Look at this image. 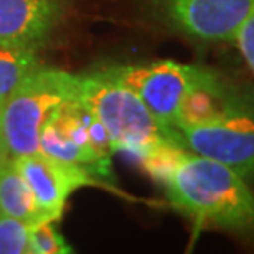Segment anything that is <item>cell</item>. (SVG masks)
I'll return each instance as SVG.
<instances>
[{
  "label": "cell",
  "mask_w": 254,
  "mask_h": 254,
  "mask_svg": "<svg viewBox=\"0 0 254 254\" xmlns=\"http://www.w3.org/2000/svg\"><path fill=\"white\" fill-rule=\"evenodd\" d=\"M10 160H12V157H10V154H8L7 144H5V139H3V135H2V130H0V170H2Z\"/></svg>",
  "instance_id": "obj_15"
},
{
  "label": "cell",
  "mask_w": 254,
  "mask_h": 254,
  "mask_svg": "<svg viewBox=\"0 0 254 254\" xmlns=\"http://www.w3.org/2000/svg\"><path fill=\"white\" fill-rule=\"evenodd\" d=\"M79 76L38 66L0 101V130L12 159L37 154L40 135L50 118L78 99Z\"/></svg>",
  "instance_id": "obj_3"
},
{
  "label": "cell",
  "mask_w": 254,
  "mask_h": 254,
  "mask_svg": "<svg viewBox=\"0 0 254 254\" xmlns=\"http://www.w3.org/2000/svg\"><path fill=\"white\" fill-rule=\"evenodd\" d=\"M157 180L170 205L198 228L254 235V191L228 165L185 149Z\"/></svg>",
  "instance_id": "obj_1"
},
{
  "label": "cell",
  "mask_w": 254,
  "mask_h": 254,
  "mask_svg": "<svg viewBox=\"0 0 254 254\" xmlns=\"http://www.w3.org/2000/svg\"><path fill=\"white\" fill-rule=\"evenodd\" d=\"M38 66L42 62L37 52L0 48V101Z\"/></svg>",
  "instance_id": "obj_11"
},
{
  "label": "cell",
  "mask_w": 254,
  "mask_h": 254,
  "mask_svg": "<svg viewBox=\"0 0 254 254\" xmlns=\"http://www.w3.org/2000/svg\"><path fill=\"white\" fill-rule=\"evenodd\" d=\"M38 152L108 177L116 150L99 121L74 99L63 104L45 124Z\"/></svg>",
  "instance_id": "obj_5"
},
{
  "label": "cell",
  "mask_w": 254,
  "mask_h": 254,
  "mask_svg": "<svg viewBox=\"0 0 254 254\" xmlns=\"http://www.w3.org/2000/svg\"><path fill=\"white\" fill-rule=\"evenodd\" d=\"M78 101L104 127L114 150L139 157L155 180L187 149L179 132L162 124L134 91L104 69L79 76Z\"/></svg>",
  "instance_id": "obj_2"
},
{
  "label": "cell",
  "mask_w": 254,
  "mask_h": 254,
  "mask_svg": "<svg viewBox=\"0 0 254 254\" xmlns=\"http://www.w3.org/2000/svg\"><path fill=\"white\" fill-rule=\"evenodd\" d=\"M15 165L32 190L45 220L58 221L66 201L81 187L98 185L94 174L69 162L45 155L42 152L17 157Z\"/></svg>",
  "instance_id": "obj_7"
},
{
  "label": "cell",
  "mask_w": 254,
  "mask_h": 254,
  "mask_svg": "<svg viewBox=\"0 0 254 254\" xmlns=\"http://www.w3.org/2000/svg\"><path fill=\"white\" fill-rule=\"evenodd\" d=\"M30 230V223L0 215V254H32Z\"/></svg>",
  "instance_id": "obj_12"
},
{
  "label": "cell",
  "mask_w": 254,
  "mask_h": 254,
  "mask_svg": "<svg viewBox=\"0 0 254 254\" xmlns=\"http://www.w3.org/2000/svg\"><path fill=\"white\" fill-rule=\"evenodd\" d=\"M30 248L32 254H64L73 253L64 238L55 226V221L43 220L32 225L30 230Z\"/></svg>",
  "instance_id": "obj_13"
},
{
  "label": "cell",
  "mask_w": 254,
  "mask_h": 254,
  "mask_svg": "<svg viewBox=\"0 0 254 254\" xmlns=\"http://www.w3.org/2000/svg\"><path fill=\"white\" fill-rule=\"evenodd\" d=\"M0 215L17 218L30 225L45 220L13 159L0 170Z\"/></svg>",
  "instance_id": "obj_10"
},
{
  "label": "cell",
  "mask_w": 254,
  "mask_h": 254,
  "mask_svg": "<svg viewBox=\"0 0 254 254\" xmlns=\"http://www.w3.org/2000/svg\"><path fill=\"white\" fill-rule=\"evenodd\" d=\"M104 71L134 91L150 113L170 129H175L180 111L190 93L211 73V69L203 66L172 60L147 64L109 66Z\"/></svg>",
  "instance_id": "obj_4"
},
{
  "label": "cell",
  "mask_w": 254,
  "mask_h": 254,
  "mask_svg": "<svg viewBox=\"0 0 254 254\" xmlns=\"http://www.w3.org/2000/svg\"><path fill=\"white\" fill-rule=\"evenodd\" d=\"M69 0H0V48L37 52L68 13Z\"/></svg>",
  "instance_id": "obj_9"
},
{
  "label": "cell",
  "mask_w": 254,
  "mask_h": 254,
  "mask_svg": "<svg viewBox=\"0 0 254 254\" xmlns=\"http://www.w3.org/2000/svg\"><path fill=\"white\" fill-rule=\"evenodd\" d=\"M177 132L193 154L228 165L254 179V101L216 118L180 126Z\"/></svg>",
  "instance_id": "obj_6"
},
{
  "label": "cell",
  "mask_w": 254,
  "mask_h": 254,
  "mask_svg": "<svg viewBox=\"0 0 254 254\" xmlns=\"http://www.w3.org/2000/svg\"><path fill=\"white\" fill-rule=\"evenodd\" d=\"M233 42H236L243 58H245L250 69L254 73V13L241 25L235 38H233Z\"/></svg>",
  "instance_id": "obj_14"
},
{
  "label": "cell",
  "mask_w": 254,
  "mask_h": 254,
  "mask_svg": "<svg viewBox=\"0 0 254 254\" xmlns=\"http://www.w3.org/2000/svg\"><path fill=\"white\" fill-rule=\"evenodd\" d=\"M177 30L206 42H226L254 13V0H160Z\"/></svg>",
  "instance_id": "obj_8"
}]
</instances>
